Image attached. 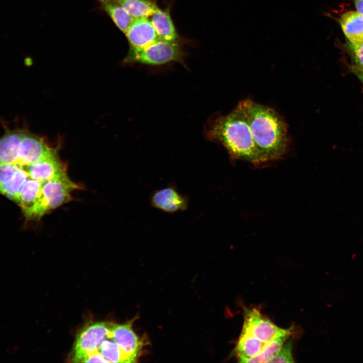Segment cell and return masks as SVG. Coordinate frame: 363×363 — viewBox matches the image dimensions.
<instances>
[{"instance_id": "cell-1", "label": "cell", "mask_w": 363, "mask_h": 363, "mask_svg": "<svg viewBox=\"0 0 363 363\" xmlns=\"http://www.w3.org/2000/svg\"><path fill=\"white\" fill-rule=\"evenodd\" d=\"M238 104L246 113L253 140L264 162L282 158L289 142L282 118L273 108L250 99Z\"/></svg>"}, {"instance_id": "cell-2", "label": "cell", "mask_w": 363, "mask_h": 363, "mask_svg": "<svg viewBox=\"0 0 363 363\" xmlns=\"http://www.w3.org/2000/svg\"><path fill=\"white\" fill-rule=\"evenodd\" d=\"M206 137L222 145L232 159L248 161L255 165L264 163L253 140L246 113L238 104L229 113L211 120Z\"/></svg>"}, {"instance_id": "cell-3", "label": "cell", "mask_w": 363, "mask_h": 363, "mask_svg": "<svg viewBox=\"0 0 363 363\" xmlns=\"http://www.w3.org/2000/svg\"><path fill=\"white\" fill-rule=\"evenodd\" d=\"M183 56V52L177 42L159 39L145 47H130L125 62L158 66L171 62L182 63Z\"/></svg>"}, {"instance_id": "cell-4", "label": "cell", "mask_w": 363, "mask_h": 363, "mask_svg": "<svg viewBox=\"0 0 363 363\" xmlns=\"http://www.w3.org/2000/svg\"><path fill=\"white\" fill-rule=\"evenodd\" d=\"M111 324L97 322L84 328L76 338L72 361L83 362L90 354L98 351L103 340L110 337Z\"/></svg>"}, {"instance_id": "cell-5", "label": "cell", "mask_w": 363, "mask_h": 363, "mask_svg": "<svg viewBox=\"0 0 363 363\" xmlns=\"http://www.w3.org/2000/svg\"><path fill=\"white\" fill-rule=\"evenodd\" d=\"M244 315L243 327L265 344L277 336L291 334V328L285 329L278 327L256 308L245 309Z\"/></svg>"}, {"instance_id": "cell-6", "label": "cell", "mask_w": 363, "mask_h": 363, "mask_svg": "<svg viewBox=\"0 0 363 363\" xmlns=\"http://www.w3.org/2000/svg\"><path fill=\"white\" fill-rule=\"evenodd\" d=\"M110 338L119 347L129 362H136L146 345L132 328V322L124 324H111Z\"/></svg>"}, {"instance_id": "cell-7", "label": "cell", "mask_w": 363, "mask_h": 363, "mask_svg": "<svg viewBox=\"0 0 363 363\" xmlns=\"http://www.w3.org/2000/svg\"><path fill=\"white\" fill-rule=\"evenodd\" d=\"M79 189L80 186L67 174L42 183V198L48 212L69 202L72 200L71 193Z\"/></svg>"}, {"instance_id": "cell-8", "label": "cell", "mask_w": 363, "mask_h": 363, "mask_svg": "<svg viewBox=\"0 0 363 363\" xmlns=\"http://www.w3.org/2000/svg\"><path fill=\"white\" fill-rule=\"evenodd\" d=\"M42 183L30 178L21 190L18 203L28 220L39 219L46 214L42 199Z\"/></svg>"}, {"instance_id": "cell-9", "label": "cell", "mask_w": 363, "mask_h": 363, "mask_svg": "<svg viewBox=\"0 0 363 363\" xmlns=\"http://www.w3.org/2000/svg\"><path fill=\"white\" fill-rule=\"evenodd\" d=\"M20 166L30 178L42 183L67 174L66 166L57 156L56 151L36 162Z\"/></svg>"}, {"instance_id": "cell-10", "label": "cell", "mask_w": 363, "mask_h": 363, "mask_svg": "<svg viewBox=\"0 0 363 363\" xmlns=\"http://www.w3.org/2000/svg\"><path fill=\"white\" fill-rule=\"evenodd\" d=\"M41 137L24 130L17 165H26L45 158L55 151Z\"/></svg>"}, {"instance_id": "cell-11", "label": "cell", "mask_w": 363, "mask_h": 363, "mask_svg": "<svg viewBox=\"0 0 363 363\" xmlns=\"http://www.w3.org/2000/svg\"><path fill=\"white\" fill-rule=\"evenodd\" d=\"M125 34L134 48L145 47L160 39L148 18L135 19Z\"/></svg>"}, {"instance_id": "cell-12", "label": "cell", "mask_w": 363, "mask_h": 363, "mask_svg": "<svg viewBox=\"0 0 363 363\" xmlns=\"http://www.w3.org/2000/svg\"><path fill=\"white\" fill-rule=\"evenodd\" d=\"M151 205L168 213L185 210L188 200L173 186H168L155 192L151 197Z\"/></svg>"}, {"instance_id": "cell-13", "label": "cell", "mask_w": 363, "mask_h": 363, "mask_svg": "<svg viewBox=\"0 0 363 363\" xmlns=\"http://www.w3.org/2000/svg\"><path fill=\"white\" fill-rule=\"evenodd\" d=\"M23 130L8 131L0 138V163L17 164Z\"/></svg>"}, {"instance_id": "cell-14", "label": "cell", "mask_w": 363, "mask_h": 363, "mask_svg": "<svg viewBox=\"0 0 363 363\" xmlns=\"http://www.w3.org/2000/svg\"><path fill=\"white\" fill-rule=\"evenodd\" d=\"M339 23L346 37L350 44L363 42V15L357 11H349L342 14Z\"/></svg>"}, {"instance_id": "cell-15", "label": "cell", "mask_w": 363, "mask_h": 363, "mask_svg": "<svg viewBox=\"0 0 363 363\" xmlns=\"http://www.w3.org/2000/svg\"><path fill=\"white\" fill-rule=\"evenodd\" d=\"M151 22L160 40L177 42L178 36L168 11L158 8L151 16Z\"/></svg>"}, {"instance_id": "cell-16", "label": "cell", "mask_w": 363, "mask_h": 363, "mask_svg": "<svg viewBox=\"0 0 363 363\" xmlns=\"http://www.w3.org/2000/svg\"><path fill=\"white\" fill-rule=\"evenodd\" d=\"M116 27L125 33L135 18L116 0H98Z\"/></svg>"}, {"instance_id": "cell-17", "label": "cell", "mask_w": 363, "mask_h": 363, "mask_svg": "<svg viewBox=\"0 0 363 363\" xmlns=\"http://www.w3.org/2000/svg\"><path fill=\"white\" fill-rule=\"evenodd\" d=\"M264 345L265 343L243 327L236 347L238 361L257 355L262 350Z\"/></svg>"}, {"instance_id": "cell-18", "label": "cell", "mask_w": 363, "mask_h": 363, "mask_svg": "<svg viewBox=\"0 0 363 363\" xmlns=\"http://www.w3.org/2000/svg\"><path fill=\"white\" fill-rule=\"evenodd\" d=\"M135 19L148 18L158 8L152 0H116Z\"/></svg>"}, {"instance_id": "cell-19", "label": "cell", "mask_w": 363, "mask_h": 363, "mask_svg": "<svg viewBox=\"0 0 363 363\" xmlns=\"http://www.w3.org/2000/svg\"><path fill=\"white\" fill-rule=\"evenodd\" d=\"M290 334H285L277 336L265 344L264 346L257 355L242 359L241 362H269L281 349Z\"/></svg>"}, {"instance_id": "cell-20", "label": "cell", "mask_w": 363, "mask_h": 363, "mask_svg": "<svg viewBox=\"0 0 363 363\" xmlns=\"http://www.w3.org/2000/svg\"><path fill=\"white\" fill-rule=\"evenodd\" d=\"M29 178L26 172L20 167L9 181L0 186V194L18 203L21 190Z\"/></svg>"}, {"instance_id": "cell-21", "label": "cell", "mask_w": 363, "mask_h": 363, "mask_svg": "<svg viewBox=\"0 0 363 363\" xmlns=\"http://www.w3.org/2000/svg\"><path fill=\"white\" fill-rule=\"evenodd\" d=\"M98 351L108 362H129L118 345L110 337L103 340Z\"/></svg>"}, {"instance_id": "cell-22", "label": "cell", "mask_w": 363, "mask_h": 363, "mask_svg": "<svg viewBox=\"0 0 363 363\" xmlns=\"http://www.w3.org/2000/svg\"><path fill=\"white\" fill-rule=\"evenodd\" d=\"M292 341L285 342L279 351L269 361V362H293L292 354Z\"/></svg>"}, {"instance_id": "cell-23", "label": "cell", "mask_w": 363, "mask_h": 363, "mask_svg": "<svg viewBox=\"0 0 363 363\" xmlns=\"http://www.w3.org/2000/svg\"><path fill=\"white\" fill-rule=\"evenodd\" d=\"M20 168L15 164L0 163V186L9 181Z\"/></svg>"}, {"instance_id": "cell-24", "label": "cell", "mask_w": 363, "mask_h": 363, "mask_svg": "<svg viewBox=\"0 0 363 363\" xmlns=\"http://www.w3.org/2000/svg\"><path fill=\"white\" fill-rule=\"evenodd\" d=\"M355 62L360 70H363V42L349 45Z\"/></svg>"}, {"instance_id": "cell-25", "label": "cell", "mask_w": 363, "mask_h": 363, "mask_svg": "<svg viewBox=\"0 0 363 363\" xmlns=\"http://www.w3.org/2000/svg\"><path fill=\"white\" fill-rule=\"evenodd\" d=\"M108 362V361L104 358L99 351L90 354L83 361V362Z\"/></svg>"}, {"instance_id": "cell-26", "label": "cell", "mask_w": 363, "mask_h": 363, "mask_svg": "<svg viewBox=\"0 0 363 363\" xmlns=\"http://www.w3.org/2000/svg\"><path fill=\"white\" fill-rule=\"evenodd\" d=\"M358 12L363 15V0H353Z\"/></svg>"}, {"instance_id": "cell-27", "label": "cell", "mask_w": 363, "mask_h": 363, "mask_svg": "<svg viewBox=\"0 0 363 363\" xmlns=\"http://www.w3.org/2000/svg\"><path fill=\"white\" fill-rule=\"evenodd\" d=\"M357 73H358L357 75L358 77L363 83V70L359 69Z\"/></svg>"}]
</instances>
